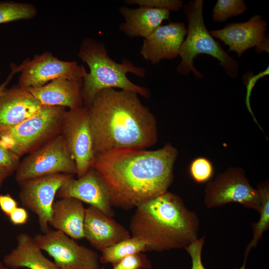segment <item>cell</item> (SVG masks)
Segmentation results:
<instances>
[{
  "label": "cell",
  "instance_id": "16",
  "mask_svg": "<svg viewBox=\"0 0 269 269\" xmlns=\"http://www.w3.org/2000/svg\"><path fill=\"white\" fill-rule=\"evenodd\" d=\"M43 107L27 89L14 85L0 95V133L34 115Z\"/></svg>",
  "mask_w": 269,
  "mask_h": 269
},
{
  "label": "cell",
  "instance_id": "1",
  "mask_svg": "<svg viewBox=\"0 0 269 269\" xmlns=\"http://www.w3.org/2000/svg\"><path fill=\"white\" fill-rule=\"evenodd\" d=\"M177 149L120 148L96 154L92 167L101 176L112 207L129 210L167 191L174 178Z\"/></svg>",
  "mask_w": 269,
  "mask_h": 269
},
{
  "label": "cell",
  "instance_id": "24",
  "mask_svg": "<svg viewBox=\"0 0 269 269\" xmlns=\"http://www.w3.org/2000/svg\"><path fill=\"white\" fill-rule=\"evenodd\" d=\"M37 8L32 3L14 1H0V24L19 20H28L37 14Z\"/></svg>",
  "mask_w": 269,
  "mask_h": 269
},
{
  "label": "cell",
  "instance_id": "27",
  "mask_svg": "<svg viewBox=\"0 0 269 269\" xmlns=\"http://www.w3.org/2000/svg\"><path fill=\"white\" fill-rule=\"evenodd\" d=\"M113 266L112 269H150L152 267L150 260L143 253L129 255Z\"/></svg>",
  "mask_w": 269,
  "mask_h": 269
},
{
  "label": "cell",
  "instance_id": "2",
  "mask_svg": "<svg viewBox=\"0 0 269 269\" xmlns=\"http://www.w3.org/2000/svg\"><path fill=\"white\" fill-rule=\"evenodd\" d=\"M88 108L95 154L120 148L146 149L157 141L155 117L136 93L105 89Z\"/></svg>",
  "mask_w": 269,
  "mask_h": 269
},
{
  "label": "cell",
  "instance_id": "8",
  "mask_svg": "<svg viewBox=\"0 0 269 269\" xmlns=\"http://www.w3.org/2000/svg\"><path fill=\"white\" fill-rule=\"evenodd\" d=\"M57 173H77L75 161L60 134L28 153L15 171L17 182Z\"/></svg>",
  "mask_w": 269,
  "mask_h": 269
},
{
  "label": "cell",
  "instance_id": "13",
  "mask_svg": "<svg viewBox=\"0 0 269 269\" xmlns=\"http://www.w3.org/2000/svg\"><path fill=\"white\" fill-rule=\"evenodd\" d=\"M267 22L260 15H254L243 22L230 23L223 28L210 31L211 36L219 39L229 46V52L234 51L240 57L251 48L261 54L269 52V38L267 33Z\"/></svg>",
  "mask_w": 269,
  "mask_h": 269
},
{
  "label": "cell",
  "instance_id": "14",
  "mask_svg": "<svg viewBox=\"0 0 269 269\" xmlns=\"http://www.w3.org/2000/svg\"><path fill=\"white\" fill-rule=\"evenodd\" d=\"M56 196L58 199L75 198L97 208L109 217L115 215L108 189L101 176L92 167L77 179L72 176L68 179L59 188Z\"/></svg>",
  "mask_w": 269,
  "mask_h": 269
},
{
  "label": "cell",
  "instance_id": "36",
  "mask_svg": "<svg viewBox=\"0 0 269 269\" xmlns=\"http://www.w3.org/2000/svg\"><path fill=\"white\" fill-rule=\"evenodd\" d=\"M0 269H8V268L2 262H0Z\"/></svg>",
  "mask_w": 269,
  "mask_h": 269
},
{
  "label": "cell",
  "instance_id": "20",
  "mask_svg": "<svg viewBox=\"0 0 269 269\" xmlns=\"http://www.w3.org/2000/svg\"><path fill=\"white\" fill-rule=\"evenodd\" d=\"M86 208L75 198L64 197L54 202L49 225L74 240L84 238Z\"/></svg>",
  "mask_w": 269,
  "mask_h": 269
},
{
  "label": "cell",
  "instance_id": "12",
  "mask_svg": "<svg viewBox=\"0 0 269 269\" xmlns=\"http://www.w3.org/2000/svg\"><path fill=\"white\" fill-rule=\"evenodd\" d=\"M72 176L70 174L57 173L18 182L20 202L24 208L37 216L42 233L50 230L49 221L57 191Z\"/></svg>",
  "mask_w": 269,
  "mask_h": 269
},
{
  "label": "cell",
  "instance_id": "23",
  "mask_svg": "<svg viewBox=\"0 0 269 269\" xmlns=\"http://www.w3.org/2000/svg\"><path fill=\"white\" fill-rule=\"evenodd\" d=\"M146 251V245L143 241L131 237L102 250L99 261L103 264L114 265L129 255Z\"/></svg>",
  "mask_w": 269,
  "mask_h": 269
},
{
  "label": "cell",
  "instance_id": "34",
  "mask_svg": "<svg viewBox=\"0 0 269 269\" xmlns=\"http://www.w3.org/2000/svg\"><path fill=\"white\" fill-rule=\"evenodd\" d=\"M10 66L11 70L10 72L8 74L6 79L0 85V95L7 88V86L12 77L16 73L20 72L22 69L21 64L17 65L14 63H12Z\"/></svg>",
  "mask_w": 269,
  "mask_h": 269
},
{
  "label": "cell",
  "instance_id": "37",
  "mask_svg": "<svg viewBox=\"0 0 269 269\" xmlns=\"http://www.w3.org/2000/svg\"><path fill=\"white\" fill-rule=\"evenodd\" d=\"M104 269V268H101V269Z\"/></svg>",
  "mask_w": 269,
  "mask_h": 269
},
{
  "label": "cell",
  "instance_id": "9",
  "mask_svg": "<svg viewBox=\"0 0 269 269\" xmlns=\"http://www.w3.org/2000/svg\"><path fill=\"white\" fill-rule=\"evenodd\" d=\"M33 239L38 247L53 259L59 269H100L96 252L79 245L61 231L50 230Z\"/></svg>",
  "mask_w": 269,
  "mask_h": 269
},
{
  "label": "cell",
  "instance_id": "4",
  "mask_svg": "<svg viewBox=\"0 0 269 269\" xmlns=\"http://www.w3.org/2000/svg\"><path fill=\"white\" fill-rule=\"evenodd\" d=\"M78 55L89 68L83 78L81 95L84 106L89 108L95 95L102 90L119 88L136 93L144 98H149L150 92L147 88L133 83L128 78V73L143 78L144 68L123 59L121 63L109 56L105 44L91 38H84L80 45Z\"/></svg>",
  "mask_w": 269,
  "mask_h": 269
},
{
  "label": "cell",
  "instance_id": "19",
  "mask_svg": "<svg viewBox=\"0 0 269 269\" xmlns=\"http://www.w3.org/2000/svg\"><path fill=\"white\" fill-rule=\"evenodd\" d=\"M119 12L124 19L119 25V30L130 38L139 36L144 39L159 27L163 21L168 20L170 14L167 9L144 6L136 8L122 6Z\"/></svg>",
  "mask_w": 269,
  "mask_h": 269
},
{
  "label": "cell",
  "instance_id": "26",
  "mask_svg": "<svg viewBox=\"0 0 269 269\" xmlns=\"http://www.w3.org/2000/svg\"><path fill=\"white\" fill-rule=\"evenodd\" d=\"M189 173L196 182L198 183L206 182L212 176L213 173L212 164L205 157H197L190 164Z\"/></svg>",
  "mask_w": 269,
  "mask_h": 269
},
{
  "label": "cell",
  "instance_id": "32",
  "mask_svg": "<svg viewBox=\"0 0 269 269\" xmlns=\"http://www.w3.org/2000/svg\"><path fill=\"white\" fill-rule=\"evenodd\" d=\"M18 207V203L9 194L0 195V209L5 215L9 216Z\"/></svg>",
  "mask_w": 269,
  "mask_h": 269
},
{
  "label": "cell",
  "instance_id": "22",
  "mask_svg": "<svg viewBox=\"0 0 269 269\" xmlns=\"http://www.w3.org/2000/svg\"><path fill=\"white\" fill-rule=\"evenodd\" d=\"M257 189L259 191L261 198V207L259 213L260 217L258 222L251 224L253 228V237L252 241L247 245L244 253V261L240 269H245L247 259L253 248L256 247L264 232L269 228V182L259 183Z\"/></svg>",
  "mask_w": 269,
  "mask_h": 269
},
{
  "label": "cell",
  "instance_id": "11",
  "mask_svg": "<svg viewBox=\"0 0 269 269\" xmlns=\"http://www.w3.org/2000/svg\"><path fill=\"white\" fill-rule=\"evenodd\" d=\"M20 64L22 69L18 85L26 89L42 87L60 78L82 80L87 73L84 66L76 61L60 60L49 51L35 55Z\"/></svg>",
  "mask_w": 269,
  "mask_h": 269
},
{
  "label": "cell",
  "instance_id": "30",
  "mask_svg": "<svg viewBox=\"0 0 269 269\" xmlns=\"http://www.w3.org/2000/svg\"><path fill=\"white\" fill-rule=\"evenodd\" d=\"M205 243V237L193 241L184 249L192 261L191 269H206L202 262V252Z\"/></svg>",
  "mask_w": 269,
  "mask_h": 269
},
{
  "label": "cell",
  "instance_id": "25",
  "mask_svg": "<svg viewBox=\"0 0 269 269\" xmlns=\"http://www.w3.org/2000/svg\"><path fill=\"white\" fill-rule=\"evenodd\" d=\"M247 8L243 0H218L213 9L215 21L223 22L233 16L245 12Z\"/></svg>",
  "mask_w": 269,
  "mask_h": 269
},
{
  "label": "cell",
  "instance_id": "31",
  "mask_svg": "<svg viewBox=\"0 0 269 269\" xmlns=\"http://www.w3.org/2000/svg\"><path fill=\"white\" fill-rule=\"evenodd\" d=\"M20 158L0 142V167L12 174L17 168L20 161Z\"/></svg>",
  "mask_w": 269,
  "mask_h": 269
},
{
  "label": "cell",
  "instance_id": "6",
  "mask_svg": "<svg viewBox=\"0 0 269 269\" xmlns=\"http://www.w3.org/2000/svg\"><path fill=\"white\" fill-rule=\"evenodd\" d=\"M66 108L45 106L21 123L0 133V142L19 157L61 134Z\"/></svg>",
  "mask_w": 269,
  "mask_h": 269
},
{
  "label": "cell",
  "instance_id": "3",
  "mask_svg": "<svg viewBox=\"0 0 269 269\" xmlns=\"http://www.w3.org/2000/svg\"><path fill=\"white\" fill-rule=\"evenodd\" d=\"M199 220L178 195L167 191L140 204L131 217L132 237L143 241L147 251L185 248L198 239Z\"/></svg>",
  "mask_w": 269,
  "mask_h": 269
},
{
  "label": "cell",
  "instance_id": "29",
  "mask_svg": "<svg viewBox=\"0 0 269 269\" xmlns=\"http://www.w3.org/2000/svg\"><path fill=\"white\" fill-rule=\"evenodd\" d=\"M269 74V67H268L264 71H261L257 74H255L252 71H250L245 73L243 76L242 81L243 84L246 88V95L245 99V103L248 111L250 113L253 117L254 121L259 126L260 129H262L257 121L255 117V116L252 112L250 104V98L252 92V90L255 87L256 84L259 79L267 76Z\"/></svg>",
  "mask_w": 269,
  "mask_h": 269
},
{
  "label": "cell",
  "instance_id": "7",
  "mask_svg": "<svg viewBox=\"0 0 269 269\" xmlns=\"http://www.w3.org/2000/svg\"><path fill=\"white\" fill-rule=\"evenodd\" d=\"M204 202L208 209L238 203L259 212L261 207L259 191L254 188L244 170L230 167L209 181L205 189Z\"/></svg>",
  "mask_w": 269,
  "mask_h": 269
},
{
  "label": "cell",
  "instance_id": "35",
  "mask_svg": "<svg viewBox=\"0 0 269 269\" xmlns=\"http://www.w3.org/2000/svg\"><path fill=\"white\" fill-rule=\"evenodd\" d=\"M11 173L4 168L0 167V186L3 181Z\"/></svg>",
  "mask_w": 269,
  "mask_h": 269
},
{
  "label": "cell",
  "instance_id": "33",
  "mask_svg": "<svg viewBox=\"0 0 269 269\" xmlns=\"http://www.w3.org/2000/svg\"><path fill=\"white\" fill-rule=\"evenodd\" d=\"M10 222L14 225H20L27 223L28 214L24 207H17L8 216Z\"/></svg>",
  "mask_w": 269,
  "mask_h": 269
},
{
  "label": "cell",
  "instance_id": "10",
  "mask_svg": "<svg viewBox=\"0 0 269 269\" xmlns=\"http://www.w3.org/2000/svg\"><path fill=\"white\" fill-rule=\"evenodd\" d=\"M75 162L78 178L92 168L95 152L89 123L88 108L84 106L66 110L61 134Z\"/></svg>",
  "mask_w": 269,
  "mask_h": 269
},
{
  "label": "cell",
  "instance_id": "17",
  "mask_svg": "<svg viewBox=\"0 0 269 269\" xmlns=\"http://www.w3.org/2000/svg\"><path fill=\"white\" fill-rule=\"evenodd\" d=\"M84 235L90 244L100 252L131 237L130 233L123 226L90 205L86 208Z\"/></svg>",
  "mask_w": 269,
  "mask_h": 269
},
{
  "label": "cell",
  "instance_id": "18",
  "mask_svg": "<svg viewBox=\"0 0 269 269\" xmlns=\"http://www.w3.org/2000/svg\"><path fill=\"white\" fill-rule=\"evenodd\" d=\"M83 79L60 78L38 88L28 90L42 106L76 109L84 106L81 95Z\"/></svg>",
  "mask_w": 269,
  "mask_h": 269
},
{
  "label": "cell",
  "instance_id": "21",
  "mask_svg": "<svg viewBox=\"0 0 269 269\" xmlns=\"http://www.w3.org/2000/svg\"><path fill=\"white\" fill-rule=\"evenodd\" d=\"M17 245L3 259L8 268L17 269H59L53 262L46 258L35 243L33 237L25 233L16 237Z\"/></svg>",
  "mask_w": 269,
  "mask_h": 269
},
{
  "label": "cell",
  "instance_id": "28",
  "mask_svg": "<svg viewBox=\"0 0 269 269\" xmlns=\"http://www.w3.org/2000/svg\"><path fill=\"white\" fill-rule=\"evenodd\" d=\"M128 4H136L139 6L165 9L169 11H177L182 8L183 1L181 0H127Z\"/></svg>",
  "mask_w": 269,
  "mask_h": 269
},
{
  "label": "cell",
  "instance_id": "5",
  "mask_svg": "<svg viewBox=\"0 0 269 269\" xmlns=\"http://www.w3.org/2000/svg\"><path fill=\"white\" fill-rule=\"evenodd\" d=\"M183 12L188 21L187 36L180 47L181 60L177 72L183 76L192 72L197 78L204 76L194 66V59L200 54H207L217 59L230 77L235 78L239 71L238 61L230 56L211 36L204 22L203 0H191L183 6Z\"/></svg>",
  "mask_w": 269,
  "mask_h": 269
},
{
  "label": "cell",
  "instance_id": "38",
  "mask_svg": "<svg viewBox=\"0 0 269 269\" xmlns=\"http://www.w3.org/2000/svg\"><path fill=\"white\" fill-rule=\"evenodd\" d=\"M0 74H1V72H0Z\"/></svg>",
  "mask_w": 269,
  "mask_h": 269
},
{
  "label": "cell",
  "instance_id": "15",
  "mask_svg": "<svg viewBox=\"0 0 269 269\" xmlns=\"http://www.w3.org/2000/svg\"><path fill=\"white\" fill-rule=\"evenodd\" d=\"M187 34L183 22H170L160 25L150 36L144 39L140 50L143 58L154 65L163 59L176 58Z\"/></svg>",
  "mask_w": 269,
  "mask_h": 269
}]
</instances>
